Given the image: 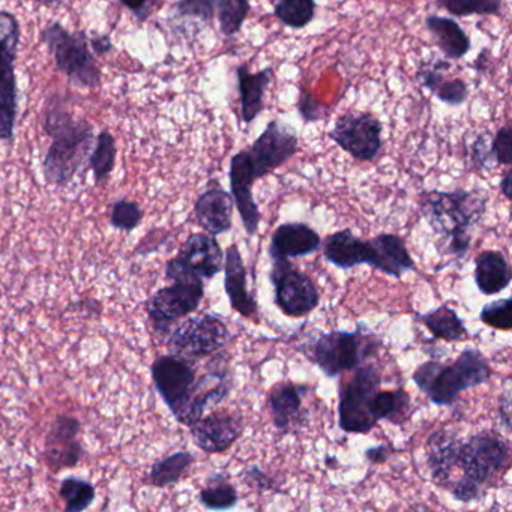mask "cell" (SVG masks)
<instances>
[{
    "label": "cell",
    "mask_w": 512,
    "mask_h": 512,
    "mask_svg": "<svg viewBox=\"0 0 512 512\" xmlns=\"http://www.w3.org/2000/svg\"><path fill=\"white\" fill-rule=\"evenodd\" d=\"M238 76L239 97H241V115L245 124H251L265 109V94L271 85L274 71L272 68L251 74L250 65H239Z\"/></svg>",
    "instance_id": "cell-25"
},
{
    "label": "cell",
    "mask_w": 512,
    "mask_h": 512,
    "mask_svg": "<svg viewBox=\"0 0 512 512\" xmlns=\"http://www.w3.org/2000/svg\"><path fill=\"white\" fill-rule=\"evenodd\" d=\"M152 379L173 415L181 410L196 383V371L181 356H161L152 365Z\"/></svg>",
    "instance_id": "cell-16"
},
{
    "label": "cell",
    "mask_w": 512,
    "mask_h": 512,
    "mask_svg": "<svg viewBox=\"0 0 512 512\" xmlns=\"http://www.w3.org/2000/svg\"><path fill=\"white\" fill-rule=\"evenodd\" d=\"M410 409V397L404 389L397 391H377L371 400V416L374 421L382 419L401 422Z\"/></svg>",
    "instance_id": "cell-31"
},
{
    "label": "cell",
    "mask_w": 512,
    "mask_h": 512,
    "mask_svg": "<svg viewBox=\"0 0 512 512\" xmlns=\"http://www.w3.org/2000/svg\"><path fill=\"white\" fill-rule=\"evenodd\" d=\"M491 368L479 350L466 349L454 364L425 362L413 373V382L436 406H451L461 392L484 385Z\"/></svg>",
    "instance_id": "cell-3"
},
{
    "label": "cell",
    "mask_w": 512,
    "mask_h": 512,
    "mask_svg": "<svg viewBox=\"0 0 512 512\" xmlns=\"http://www.w3.org/2000/svg\"><path fill=\"white\" fill-rule=\"evenodd\" d=\"M41 38L55 55L58 70L71 82L82 88H97L100 85V70L89 50L85 34L71 35L56 23L44 29Z\"/></svg>",
    "instance_id": "cell-7"
},
{
    "label": "cell",
    "mask_w": 512,
    "mask_h": 512,
    "mask_svg": "<svg viewBox=\"0 0 512 512\" xmlns=\"http://www.w3.org/2000/svg\"><path fill=\"white\" fill-rule=\"evenodd\" d=\"M271 280L274 281L275 304L286 316H305L319 305L316 284L289 260H275Z\"/></svg>",
    "instance_id": "cell-12"
},
{
    "label": "cell",
    "mask_w": 512,
    "mask_h": 512,
    "mask_svg": "<svg viewBox=\"0 0 512 512\" xmlns=\"http://www.w3.org/2000/svg\"><path fill=\"white\" fill-rule=\"evenodd\" d=\"M232 340L229 328L220 317L203 314L176 326L167 346L173 355L185 359H199L214 355Z\"/></svg>",
    "instance_id": "cell-9"
},
{
    "label": "cell",
    "mask_w": 512,
    "mask_h": 512,
    "mask_svg": "<svg viewBox=\"0 0 512 512\" xmlns=\"http://www.w3.org/2000/svg\"><path fill=\"white\" fill-rule=\"evenodd\" d=\"M383 127L371 113L347 112L335 121L329 139L358 161H371L383 146Z\"/></svg>",
    "instance_id": "cell-11"
},
{
    "label": "cell",
    "mask_w": 512,
    "mask_h": 512,
    "mask_svg": "<svg viewBox=\"0 0 512 512\" xmlns=\"http://www.w3.org/2000/svg\"><path fill=\"white\" fill-rule=\"evenodd\" d=\"M437 5L455 17L497 16L502 0H436Z\"/></svg>",
    "instance_id": "cell-38"
},
{
    "label": "cell",
    "mask_w": 512,
    "mask_h": 512,
    "mask_svg": "<svg viewBox=\"0 0 512 512\" xmlns=\"http://www.w3.org/2000/svg\"><path fill=\"white\" fill-rule=\"evenodd\" d=\"M437 100L442 103L449 104V106H460L466 101L469 95L466 83L463 80H443L433 92Z\"/></svg>",
    "instance_id": "cell-42"
},
{
    "label": "cell",
    "mask_w": 512,
    "mask_h": 512,
    "mask_svg": "<svg viewBox=\"0 0 512 512\" xmlns=\"http://www.w3.org/2000/svg\"><path fill=\"white\" fill-rule=\"evenodd\" d=\"M205 295L202 280L173 281L172 286L164 287L152 295L146 304L149 319L158 331H169L170 326L199 308Z\"/></svg>",
    "instance_id": "cell-13"
},
{
    "label": "cell",
    "mask_w": 512,
    "mask_h": 512,
    "mask_svg": "<svg viewBox=\"0 0 512 512\" xmlns=\"http://www.w3.org/2000/svg\"><path fill=\"white\" fill-rule=\"evenodd\" d=\"M217 10V0H179L176 13L181 17L211 23Z\"/></svg>",
    "instance_id": "cell-41"
},
{
    "label": "cell",
    "mask_w": 512,
    "mask_h": 512,
    "mask_svg": "<svg viewBox=\"0 0 512 512\" xmlns=\"http://www.w3.org/2000/svg\"><path fill=\"white\" fill-rule=\"evenodd\" d=\"M382 385L379 368L361 364L349 382L341 383L340 428L346 433L364 434L373 430L377 422L371 416V400Z\"/></svg>",
    "instance_id": "cell-6"
},
{
    "label": "cell",
    "mask_w": 512,
    "mask_h": 512,
    "mask_svg": "<svg viewBox=\"0 0 512 512\" xmlns=\"http://www.w3.org/2000/svg\"><path fill=\"white\" fill-rule=\"evenodd\" d=\"M422 323L427 326L428 331L440 340L448 341H463L464 338L469 337L467 334L466 326L461 322L460 317L457 316L452 308L439 307L430 313L422 314L419 317Z\"/></svg>",
    "instance_id": "cell-30"
},
{
    "label": "cell",
    "mask_w": 512,
    "mask_h": 512,
    "mask_svg": "<svg viewBox=\"0 0 512 512\" xmlns=\"http://www.w3.org/2000/svg\"><path fill=\"white\" fill-rule=\"evenodd\" d=\"M37 2H40V4H43V5H55V4H59V2H61V0H37Z\"/></svg>",
    "instance_id": "cell-50"
},
{
    "label": "cell",
    "mask_w": 512,
    "mask_h": 512,
    "mask_svg": "<svg viewBox=\"0 0 512 512\" xmlns=\"http://www.w3.org/2000/svg\"><path fill=\"white\" fill-rule=\"evenodd\" d=\"M298 145V133L295 128L277 119L269 122L268 127L257 137L248 151L256 181L265 178L278 167L284 166L290 158L295 157Z\"/></svg>",
    "instance_id": "cell-14"
},
{
    "label": "cell",
    "mask_w": 512,
    "mask_h": 512,
    "mask_svg": "<svg viewBox=\"0 0 512 512\" xmlns=\"http://www.w3.org/2000/svg\"><path fill=\"white\" fill-rule=\"evenodd\" d=\"M218 20L224 37L232 38L242 29L251 11L250 0H217Z\"/></svg>",
    "instance_id": "cell-35"
},
{
    "label": "cell",
    "mask_w": 512,
    "mask_h": 512,
    "mask_svg": "<svg viewBox=\"0 0 512 512\" xmlns=\"http://www.w3.org/2000/svg\"><path fill=\"white\" fill-rule=\"evenodd\" d=\"M233 388L232 376L229 367L224 364L223 358L214 359L209 364L208 373L200 380H196L184 406L175 416L181 424L193 425L205 413L206 407L211 404H220Z\"/></svg>",
    "instance_id": "cell-15"
},
{
    "label": "cell",
    "mask_w": 512,
    "mask_h": 512,
    "mask_svg": "<svg viewBox=\"0 0 512 512\" xmlns=\"http://www.w3.org/2000/svg\"><path fill=\"white\" fill-rule=\"evenodd\" d=\"M509 445L494 433L481 431L461 446L457 481L449 493L458 502H472L490 482L509 469Z\"/></svg>",
    "instance_id": "cell-2"
},
{
    "label": "cell",
    "mask_w": 512,
    "mask_h": 512,
    "mask_svg": "<svg viewBox=\"0 0 512 512\" xmlns=\"http://www.w3.org/2000/svg\"><path fill=\"white\" fill-rule=\"evenodd\" d=\"M421 211L440 236L443 254L463 259L470 248V229L487 211V199L473 191H428L422 194Z\"/></svg>",
    "instance_id": "cell-1"
},
{
    "label": "cell",
    "mask_w": 512,
    "mask_h": 512,
    "mask_svg": "<svg viewBox=\"0 0 512 512\" xmlns=\"http://www.w3.org/2000/svg\"><path fill=\"white\" fill-rule=\"evenodd\" d=\"M326 260L340 269H352L359 265L376 268L377 253L373 241H362L350 230L329 235L323 245Z\"/></svg>",
    "instance_id": "cell-20"
},
{
    "label": "cell",
    "mask_w": 512,
    "mask_h": 512,
    "mask_svg": "<svg viewBox=\"0 0 512 512\" xmlns=\"http://www.w3.org/2000/svg\"><path fill=\"white\" fill-rule=\"evenodd\" d=\"M143 212L136 202L131 200H118L113 205L112 214H110V223L113 227L125 232H131L139 226L142 221Z\"/></svg>",
    "instance_id": "cell-40"
},
{
    "label": "cell",
    "mask_w": 512,
    "mask_h": 512,
    "mask_svg": "<svg viewBox=\"0 0 512 512\" xmlns=\"http://www.w3.org/2000/svg\"><path fill=\"white\" fill-rule=\"evenodd\" d=\"M224 287L229 296L230 305L236 313L244 317H251L257 313V301L248 292L247 269L242 260L238 245H230L224 260Z\"/></svg>",
    "instance_id": "cell-24"
},
{
    "label": "cell",
    "mask_w": 512,
    "mask_h": 512,
    "mask_svg": "<svg viewBox=\"0 0 512 512\" xmlns=\"http://www.w3.org/2000/svg\"><path fill=\"white\" fill-rule=\"evenodd\" d=\"M389 455H391V448L383 445L374 446V448H370L365 451V457H367V460L373 464L385 463V461L388 460Z\"/></svg>",
    "instance_id": "cell-48"
},
{
    "label": "cell",
    "mask_w": 512,
    "mask_h": 512,
    "mask_svg": "<svg viewBox=\"0 0 512 512\" xmlns=\"http://www.w3.org/2000/svg\"><path fill=\"white\" fill-rule=\"evenodd\" d=\"M491 157L494 163L500 166H511L512 163V131L511 127L500 128L497 131L496 137L491 142Z\"/></svg>",
    "instance_id": "cell-44"
},
{
    "label": "cell",
    "mask_w": 512,
    "mask_h": 512,
    "mask_svg": "<svg viewBox=\"0 0 512 512\" xmlns=\"http://www.w3.org/2000/svg\"><path fill=\"white\" fill-rule=\"evenodd\" d=\"M191 427L197 448L208 454H223L244 431V419L236 412H215L202 416Z\"/></svg>",
    "instance_id": "cell-17"
},
{
    "label": "cell",
    "mask_w": 512,
    "mask_h": 512,
    "mask_svg": "<svg viewBox=\"0 0 512 512\" xmlns=\"http://www.w3.org/2000/svg\"><path fill=\"white\" fill-rule=\"evenodd\" d=\"M379 347V341L362 332L335 331L320 334L308 344L307 358L328 377L355 370Z\"/></svg>",
    "instance_id": "cell-5"
},
{
    "label": "cell",
    "mask_w": 512,
    "mask_h": 512,
    "mask_svg": "<svg viewBox=\"0 0 512 512\" xmlns=\"http://www.w3.org/2000/svg\"><path fill=\"white\" fill-rule=\"evenodd\" d=\"M500 188H502L506 199H511V170H508V172L505 173V176H503Z\"/></svg>",
    "instance_id": "cell-49"
},
{
    "label": "cell",
    "mask_w": 512,
    "mask_h": 512,
    "mask_svg": "<svg viewBox=\"0 0 512 512\" xmlns=\"http://www.w3.org/2000/svg\"><path fill=\"white\" fill-rule=\"evenodd\" d=\"M316 101L313 100V97L308 94H301V100H299V112H301L302 118H304L305 122L317 121V119L323 118L322 113H320V103L316 104L313 107V104Z\"/></svg>",
    "instance_id": "cell-47"
},
{
    "label": "cell",
    "mask_w": 512,
    "mask_h": 512,
    "mask_svg": "<svg viewBox=\"0 0 512 512\" xmlns=\"http://www.w3.org/2000/svg\"><path fill=\"white\" fill-rule=\"evenodd\" d=\"M46 131L53 143L44 160V178L49 184L64 187L91 151L94 130L88 122H74L64 110L47 113Z\"/></svg>",
    "instance_id": "cell-4"
},
{
    "label": "cell",
    "mask_w": 512,
    "mask_h": 512,
    "mask_svg": "<svg viewBox=\"0 0 512 512\" xmlns=\"http://www.w3.org/2000/svg\"><path fill=\"white\" fill-rule=\"evenodd\" d=\"M116 161V143L109 131H103L98 136L97 146L91 157V167L94 170L95 181L104 182L113 172Z\"/></svg>",
    "instance_id": "cell-37"
},
{
    "label": "cell",
    "mask_w": 512,
    "mask_h": 512,
    "mask_svg": "<svg viewBox=\"0 0 512 512\" xmlns=\"http://www.w3.org/2000/svg\"><path fill=\"white\" fill-rule=\"evenodd\" d=\"M80 422L71 416H58L50 428L46 440V455L50 466L73 467L82 460L83 446L80 445Z\"/></svg>",
    "instance_id": "cell-21"
},
{
    "label": "cell",
    "mask_w": 512,
    "mask_h": 512,
    "mask_svg": "<svg viewBox=\"0 0 512 512\" xmlns=\"http://www.w3.org/2000/svg\"><path fill=\"white\" fill-rule=\"evenodd\" d=\"M451 68V64L445 61L428 62V64H422L416 73V80L422 88L428 89L430 92H434V89L443 82V76L445 71Z\"/></svg>",
    "instance_id": "cell-43"
},
{
    "label": "cell",
    "mask_w": 512,
    "mask_h": 512,
    "mask_svg": "<svg viewBox=\"0 0 512 512\" xmlns=\"http://www.w3.org/2000/svg\"><path fill=\"white\" fill-rule=\"evenodd\" d=\"M319 233L304 223L281 224L271 239L272 260H289L316 253L320 248Z\"/></svg>",
    "instance_id": "cell-22"
},
{
    "label": "cell",
    "mask_w": 512,
    "mask_h": 512,
    "mask_svg": "<svg viewBox=\"0 0 512 512\" xmlns=\"http://www.w3.org/2000/svg\"><path fill=\"white\" fill-rule=\"evenodd\" d=\"M94 485L85 479L67 478L61 484V497L65 500V511L82 512L94 503Z\"/></svg>",
    "instance_id": "cell-36"
},
{
    "label": "cell",
    "mask_w": 512,
    "mask_h": 512,
    "mask_svg": "<svg viewBox=\"0 0 512 512\" xmlns=\"http://www.w3.org/2000/svg\"><path fill=\"white\" fill-rule=\"evenodd\" d=\"M377 253V271L389 275V277L400 278L404 272L413 271L415 263L407 250L403 239L391 233H383L371 239Z\"/></svg>",
    "instance_id": "cell-29"
},
{
    "label": "cell",
    "mask_w": 512,
    "mask_h": 512,
    "mask_svg": "<svg viewBox=\"0 0 512 512\" xmlns=\"http://www.w3.org/2000/svg\"><path fill=\"white\" fill-rule=\"evenodd\" d=\"M224 256L215 236L196 233L182 245L175 259L167 263L170 281L212 280L223 271Z\"/></svg>",
    "instance_id": "cell-10"
},
{
    "label": "cell",
    "mask_w": 512,
    "mask_h": 512,
    "mask_svg": "<svg viewBox=\"0 0 512 512\" xmlns=\"http://www.w3.org/2000/svg\"><path fill=\"white\" fill-rule=\"evenodd\" d=\"M20 26L16 17L0 11V140L13 137L17 116L16 62Z\"/></svg>",
    "instance_id": "cell-8"
},
{
    "label": "cell",
    "mask_w": 512,
    "mask_h": 512,
    "mask_svg": "<svg viewBox=\"0 0 512 512\" xmlns=\"http://www.w3.org/2000/svg\"><path fill=\"white\" fill-rule=\"evenodd\" d=\"M511 268L499 251H484L475 263V281L479 292L487 296L497 295L511 284Z\"/></svg>",
    "instance_id": "cell-28"
},
{
    "label": "cell",
    "mask_w": 512,
    "mask_h": 512,
    "mask_svg": "<svg viewBox=\"0 0 512 512\" xmlns=\"http://www.w3.org/2000/svg\"><path fill=\"white\" fill-rule=\"evenodd\" d=\"M233 199L223 188H209L194 206L197 223L208 235L218 236L233 226Z\"/></svg>",
    "instance_id": "cell-23"
},
{
    "label": "cell",
    "mask_w": 512,
    "mask_h": 512,
    "mask_svg": "<svg viewBox=\"0 0 512 512\" xmlns=\"http://www.w3.org/2000/svg\"><path fill=\"white\" fill-rule=\"evenodd\" d=\"M122 5L127 7L140 22L148 19L152 13H154L155 8L163 2V0H121Z\"/></svg>",
    "instance_id": "cell-46"
},
{
    "label": "cell",
    "mask_w": 512,
    "mask_h": 512,
    "mask_svg": "<svg viewBox=\"0 0 512 512\" xmlns=\"http://www.w3.org/2000/svg\"><path fill=\"white\" fill-rule=\"evenodd\" d=\"M464 440L452 430H439L428 439L427 463L434 484L449 491L458 473Z\"/></svg>",
    "instance_id": "cell-19"
},
{
    "label": "cell",
    "mask_w": 512,
    "mask_h": 512,
    "mask_svg": "<svg viewBox=\"0 0 512 512\" xmlns=\"http://www.w3.org/2000/svg\"><path fill=\"white\" fill-rule=\"evenodd\" d=\"M230 188H232L233 203H236L245 232L248 236H254L259 230L260 211L253 197L254 178L253 166H251L248 151H241L233 155L230 161Z\"/></svg>",
    "instance_id": "cell-18"
},
{
    "label": "cell",
    "mask_w": 512,
    "mask_h": 512,
    "mask_svg": "<svg viewBox=\"0 0 512 512\" xmlns=\"http://www.w3.org/2000/svg\"><path fill=\"white\" fill-rule=\"evenodd\" d=\"M481 320L491 328L509 331L512 328L511 298L499 299V301L484 305L481 311Z\"/></svg>",
    "instance_id": "cell-39"
},
{
    "label": "cell",
    "mask_w": 512,
    "mask_h": 512,
    "mask_svg": "<svg viewBox=\"0 0 512 512\" xmlns=\"http://www.w3.org/2000/svg\"><path fill=\"white\" fill-rule=\"evenodd\" d=\"M199 500L212 511H226L238 505L239 496L236 488L223 475H214L200 491Z\"/></svg>",
    "instance_id": "cell-32"
},
{
    "label": "cell",
    "mask_w": 512,
    "mask_h": 512,
    "mask_svg": "<svg viewBox=\"0 0 512 512\" xmlns=\"http://www.w3.org/2000/svg\"><path fill=\"white\" fill-rule=\"evenodd\" d=\"M307 386L295 385L292 382H283L275 385L269 392V409L274 418L275 427L287 433L295 427L301 418L302 400L307 395Z\"/></svg>",
    "instance_id": "cell-26"
},
{
    "label": "cell",
    "mask_w": 512,
    "mask_h": 512,
    "mask_svg": "<svg viewBox=\"0 0 512 512\" xmlns=\"http://www.w3.org/2000/svg\"><path fill=\"white\" fill-rule=\"evenodd\" d=\"M490 148L488 137L485 134L479 136L475 143H473L472 158L475 161V166L479 167V169H490V167H493L494 160L491 157Z\"/></svg>",
    "instance_id": "cell-45"
},
{
    "label": "cell",
    "mask_w": 512,
    "mask_h": 512,
    "mask_svg": "<svg viewBox=\"0 0 512 512\" xmlns=\"http://www.w3.org/2000/svg\"><path fill=\"white\" fill-rule=\"evenodd\" d=\"M428 32L433 35L437 47L449 61H458L470 52L469 35L449 17L430 16L425 20Z\"/></svg>",
    "instance_id": "cell-27"
},
{
    "label": "cell",
    "mask_w": 512,
    "mask_h": 512,
    "mask_svg": "<svg viewBox=\"0 0 512 512\" xmlns=\"http://www.w3.org/2000/svg\"><path fill=\"white\" fill-rule=\"evenodd\" d=\"M316 0H278L274 16L290 29H304L316 16Z\"/></svg>",
    "instance_id": "cell-34"
},
{
    "label": "cell",
    "mask_w": 512,
    "mask_h": 512,
    "mask_svg": "<svg viewBox=\"0 0 512 512\" xmlns=\"http://www.w3.org/2000/svg\"><path fill=\"white\" fill-rule=\"evenodd\" d=\"M194 457L191 452L179 451L176 454L169 455L163 460L157 461L151 470V482L158 488H166L169 485L176 484L182 476L185 475Z\"/></svg>",
    "instance_id": "cell-33"
}]
</instances>
